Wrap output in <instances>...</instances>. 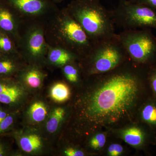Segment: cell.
Listing matches in <instances>:
<instances>
[{"instance_id": "cell-5", "label": "cell", "mask_w": 156, "mask_h": 156, "mask_svg": "<svg viewBox=\"0 0 156 156\" xmlns=\"http://www.w3.org/2000/svg\"><path fill=\"white\" fill-rule=\"evenodd\" d=\"M115 25L124 30L154 29L156 30V10L129 0H119L117 7L110 11Z\"/></svg>"}, {"instance_id": "cell-7", "label": "cell", "mask_w": 156, "mask_h": 156, "mask_svg": "<svg viewBox=\"0 0 156 156\" xmlns=\"http://www.w3.org/2000/svg\"><path fill=\"white\" fill-rule=\"evenodd\" d=\"M112 136L123 140L132 148L150 154V148L156 145V131L145 123L135 121L109 130Z\"/></svg>"}, {"instance_id": "cell-26", "label": "cell", "mask_w": 156, "mask_h": 156, "mask_svg": "<svg viewBox=\"0 0 156 156\" xmlns=\"http://www.w3.org/2000/svg\"><path fill=\"white\" fill-rule=\"evenodd\" d=\"M14 117L11 115H8L4 120L0 122V134L7 131L14 123Z\"/></svg>"}, {"instance_id": "cell-30", "label": "cell", "mask_w": 156, "mask_h": 156, "mask_svg": "<svg viewBox=\"0 0 156 156\" xmlns=\"http://www.w3.org/2000/svg\"><path fill=\"white\" fill-rule=\"evenodd\" d=\"M5 154V151L3 145L0 144V156H4Z\"/></svg>"}, {"instance_id": "cell-28", "label": "cell", "mask_w": 156, "mask_h": 156, "mask_svg": "<svg viewBox=\"0 0 156 156\" xmlns=\"http://www.w3.org/2000/svg\"><path fill=\"white\" fill-rule=\"evenodd\" d=\"M129 1L133 3L145 5L156 10V0H129Z\"/></svg>"}, {"instance_id": "cell-1", "label": "cell", "mask_w": 156, "mask_h": 156, "mask_svg": "<svg viewBox=\"0 0 156 156\" xmlns=\"http://www.w3.org/2000/svg\"><path fill=\"white\" fill-rule=\"evenodd\" d=\"M149 67L129 59L111 71L84 79L70 105L72 141L82 145L94 131L116 129L136 121L140 108L152 97Z\"/></svg>"}, {"instance_id": "cell-20", "label": "cell", "mask_w": 156, "mask_h": 156, "mask_svg": "<svg viewBox=\"0 0 156 156\" xmlns=\"http://www.w3.org/2000/svg\"><path fill=\"white\" fill-rule=\"evenodd\" d=\"M0 2V27L6 31L14 29V20L11 12Z\"/></svg>"}, {"instance_id": "cell-8", "label": "cell", "mask_w": 156, "mask_h": 156, "mask_svg": "<svg viewBox=\"0 0 156 156\" xmlns=\"http://www.w3.org/2000/svg\"><path fill=\"white\" fill-rule=\"evenodd\" d=\"M0 2L29 15L41 14L51 5L50 0H0Z\"/></svg>"}, {"instance_id": "cell-3", "label": "cell", "mask_w": 156, "mask_h": 156, "mask_svg": "<svg viewBox=\"0 0 156 156\" xmlns=\"http://www.w3.org/2000/svg\"><path fill=\"white\" fill-rule=\"evenodd\" d=\"M130 59L115 36L93 43L92 48L80 59L84 79L90 76L108 72Z\"/></svg>"}, {"instance_id": "cell-13", "label": "cell", "mask_w": 156, "mask_h": 156, "mask_svg": "<svg viewBox=\"0 0 156 156\" xmlns=\"http://www.w3.org/2000/svg\"><path fill=\"white\" fill-rule=\"evenodd\" d=\"M71 115L70 105L68 107H58L54 109L50 114L46 123L47 131L51 134L56 132L66 119H70Z\"/></svg>"}, {"instance_id": "cell-22", "label": "cell", "mask_w": 156, "mask_h": 156, "mask_svg": "<svg viewBox=\"0 0 156 156\" xmlns=\"http://www.w3.org/2000/svg\"><path fill=\"white\" fill-rule=\"evenodd\" d=\"M23 89L9 93L0 94V102L5 104H10L17 102L23 95Z\"/></svg>"}, {"instance_id": "cell-32", "label": "cell", "mask_w": 156, "mask_h": 156, "mask_svg": "<svg viewBox=\"0 0 156 156\" xmlns=\"http://www.w3.org/2000/svg\"><path fill=\"white\" fill-rule=\"evenodd\" d=\"M93 1H100V0H93Z\"/></svg>"}, {"instance_id": "cell-24", "label": "cell", "mask_w": 156, "mask_h": 156, "mask_svg": "<svg viewBox=\"0 0 156 156\" xmlns=\"http://www.w3.org/2000/svg\"><path fill=\"white\" fill-rule=\"evenodd\" d=\"M15 65L9 59L0 60V75H7L13 72L15 69Z\"/></svg>"}, {"instance_id": "cell-25", "label": "cell", "mask_w": 156, "mask_h": 156, "mask_svg": "<svg viewBox=\"0 0 156 156\" xmlns=\"http://www.w3.org/2000/svg\"><path fill=\"white\" fill-rule=\"evenodd\" d=\"M21 89H23L22 88L18 85L0 81V94L9 93Z\"/></svg>"}, {"instance_id": "cell-2", "label": "cell", "mask_w": 156, "mask_h": 156, "mask_svg": "<svg viewBox=\"0 0 156 156\" xmlns=\"http://www.w3.org/2000/svg\"><path fill=\"white\" fill-rule=\"evenodd\" d=\"M93 43L115 36V24L99 1L74 0L66 9Z\"/></svg>"}, {"instance_id": "cell-14", "label": "cell", "mask_w": 156, "mask_h": 156, "mask_svg": "<svg viewBox=\"0 0 156 156\" xmlns=\"http://www.w3.org/2000/svg\"><path fill=\"white\" fill-rule=\"evenodd\" d=\"M49 58L53 64L60 66H64L69 62L80 59L76 54L66 48H55L51 50L49 53Z\"/></svg>"}, {"instance_id": "cell-11", "label": "cell", "mask_w": 156, "mask_h": 156, "mask_svg": "<svg viewBox=\"0 0 156 156\" xmlns=\"http://www.w3.org/2000/svg\"><path fill=\"white\" fill-rule=\"evenodd\" d=\"M130 147L122 139L112 136L109 133L101 156H128L131 152Z\"/></svg>"}, {"instance_id": "cell-21", "label": "cell", "mask_w": 156, "mask_h": 156, "mask_svg": "<svg viewBox=\"0 0 156 156\" xmlns=\"http://www.w3.org/2000/svg\"><path fill=\"white\" fill-rule=\"evenodd\" d=\"M63 153L66 156H92L82 146L73 142L65 147Z\"/></svg>"}, {"instance_id": "cell-31", "label": "cell", "mask_w": 156, "mask_h": 156, "mask_svg": "<svg viewBox=\"0 0 156 156\" xmlns=\"http://www.w3.org/2000/svg\"><path fill=\"white\" fill-rule=\"evenodd\" d=\"M53 1H54V2H61V1H63V0H53Z\"/></svg>"}, {"instance_id": "cell-4", "label": "cell", "mask_w": 156, "mask_h": 156, "mask_svg": "<svg viewBox=\"0 0 156 156\" xmlns=\"http://www.w3.org/2000/svg\"><path fill=\"white\" fill-rule=\"evenodd\" d=\"M118 35L131 61L145 66L156 65V37L151 29L124 30Z\"/></svg>"}, {"instance_id": "cell-9", "label": "cell", "mask_w": 156, "mask_h": 156, "mask_svg": "<svg viewBox=\"0 0 156 156\" xmlns=\"http://www.w3.org/2000/svg\"><path fill=\"white\" fill-rule=\"evenodd\" d=\"M109 130L101 129L85 138L82 146L91 155L101 156L109 135Z\"/></svg>"}, {"instance_id": "cell-17", "label": "cell", "mask_w": 156, "mask_h": 156, "mask_svg": "<svg viewBox=\"0 0 156 156\" xmlns=\"http://www.w3.org/2000/svg\"><path fill=\"white\" fill-rule=\"evenodd\" d=\"M19 144L23 151L31 153L41 149L42 141L41 137L37 134H30L21 137L19 140Z\"/></svg>"}, {"instance_id": "cell-23", "label": "cell", "mask_w": 156, "mask_h": 156, "mask_svg": "<svg viewBox=\"0 0 156 156\" xmlns=\"http://www.w3.org/2000/svg\"><path fill=\"white\" fill-rule=\"evenodd\" d=\"M147 80L152 97L156 99V65L149 67Z\"/></svg>"}, {"instance_id": "cell-10", "label": "cell", "mask_w": 156, "mask_h": 156, "mask_svg": "<svg viewBox=\"0 0 156 156\" xmlns=\"http://www.w3.org/2000/svg\"><path fill=\"white\" fill-rule=\"evenodd\" d=\"M136 121L147 124L156 131V99L151 97L140 108Z\"/></svg>"}, {"instance_id": "cell-18", "label": "cell", "mask_w": 156, "mask_h": 156, "mask_svg": "<svg viewBox=\"0 0 156 156\" xmlns=\"http://www.w3.org/2000/svg\"><path fill=\"white\" fill-rule=\"evenodd\" d=\"M28 114L31 120L34 122H41L48 116V107L42 101H35L30 107Z\"/></svg>"}, {"instance_id": "cell-19", "label": "cell", "mask_w": 156, "mask_h": 156, "mask_svg": "<svg viewBox=\"0 0 156 156\" xmlns=\"http://www.w3.org/2000/svg\"><path fill=\"white\" fill-rule=\"evenodd\" d=\"M43 74L37 69L27 70L23 74V79L24 84L31 89H38L43 83Z\"/></svg>"}, {"instance_id": "cell-27", "label": "cell", "mask_w": 156, "mask_h": 156, "mask_svg": "<svg viewBox=\"0 0 156 156\" xmlns=\"http://www.w3.org/2000/svg\"><path fill=\"white\" fill-rule=\"evenodd\" d=\"M12 49L11 41L8 37L0 36V49L5 52H9Z\"/></svg>"}, {"instance_id": "cell-6", "label": "cell", "mask_w": 156, "mask_h": 156, "mask_svg": "<svg viewBox=\"0 0 156 156\" xmlns=\"http://www.w3.org/2000/svg\"><path fill=\"white\" fill-rule=\"evenodd\" d=\"M59 33L65 48L76 54L80 59L88 54L92 48L93 43L66 9L60 17Z\"/></svg>"}, {"instance_id": "cell-16", "label": "cell", "mask_w": 156, "mask_h": 156, "mask_svg": "<svg viewBox=\"0 0 156 156\" xmlns=\"http://www.w3.org/2000/svg\"><path fill=\"white\" fill-rule=\"evenodd\" d=\"M50 96L55 102L63 103L71 99L70 88L67 84L62 82L56 83L51 87Z\"/></svg>"}, {"instance_id": "cell-15", "label": "cell", "mask_w": 156, "mask_h": 156, "mask_svg": "<svg viewBox=\"0 0 156 156\" xmlns=\"http://www.w3.org/2000/svg\"><path fill=\"white\" fill-rule=\"evenodd\" d=\"M63 72L67 80L77 89L83 85L84 80H82L81 78L83 73L80 63L78 64L76 61L69 62L63 66Z\"/></svg>"}, {"instance_id": "cell-29", "label": "cell", "mask_w": 156, "mask_h": 156, "mask_svg": "<svg viewBox=\"0 0 156 156\" xmlns=\"http://www.w3.org/2000/svg\"><path fill=\"white\" fill-rule=\"evenodd\" d=\"M8 115L6 112L0 108V122L5 119Z\"/></svg>"}, {"instance_id": "cell-12", "label": "cell", "mask_w": 156, "mask_h": 156, "mask_svg": "<svg viewBox=\"0 0 156 156\" xmlns=\"http://www.w3.org/2000/svg\"><path fill=\"white\" fill-rule=\"evenodd\" d=\"M27 50L31 56L36 58L44 53L45 41L41 30L36 29L30 32L27 38Z\"/></svg>"}]
</instances>
